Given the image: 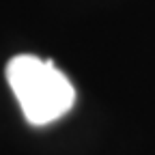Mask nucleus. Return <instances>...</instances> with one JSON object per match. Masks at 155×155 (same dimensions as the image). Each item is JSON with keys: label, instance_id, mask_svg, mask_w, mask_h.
<instances>
[{"label": "nucleus", "instance_id": "1", "mask_svg": "<svg viewBox=\"0 0 155 155\" xmlns=\"http://www.w3.org/2000/svg\"><path fill=\"white\" fill-rule=\"evenodd\" d=\"M7 80L26 121L35 127L54 123L75 104L73 84L50 58L43 61L32 54L13 56L7 65Z\"/></svg>", "mask_w": 155, "mask_h": 155}]
</instances>
